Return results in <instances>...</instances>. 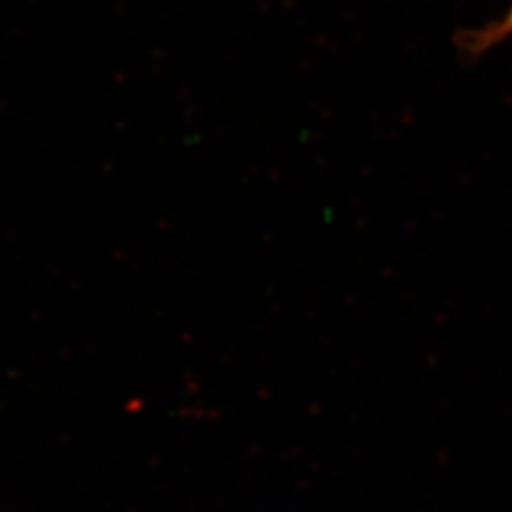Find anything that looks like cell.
Returning <instances> with one entry per match:
<instances>
[{"label":"cell","mask_w":512,"mask_h":512,"mask_svg":"<svg viewBox=\"0 0 512 512\" xmlns=\"http://www.w3.org/2000/svg\"><path fill=\"white\" fill-rule=\"evenodd\" d=\"M506 37H512V3H510V9L502 15V20L493 22L491 26L478 30L476 35L470 37V50L472 52H485L487 47L500 43Z\"/></svg>","instance_id":"obj_1"}]
</instances>
